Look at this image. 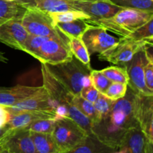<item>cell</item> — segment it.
Listing matches in <instances>:
<instances>
[{
  "mask_svg": "<svg viewBox=\"0 0 153 153\" xmlns=\"http://www.w3.org/2000/svg\"><path fill=\"white\" fill-rule=\"evenodd\" d=\"M88 134L74 120L58 117L55 122L52 136L61 153L70 150L81 143Z\"/></svg>",
  "mask_w": 153,
  "mask_h": 153,
  "instance_id": "5b68a950",
  "label": "cell"
},
{
  "mask_svg": "<svg viewBox=\"0 0 153 153\" xmlns=\"http://www.w3.org/2000/svg\"><path fill=\"white\" fill-rule=\"evenodd\" d=\"M147 141L139 126H137L128 131L120 146L125 148L126 153H146Z\"/></svg>",
  "mask_w": 153,
  "mask_h": 153,
  "instance_id": "d6986e66",
  "label": "cell"
},
{
  "mask_svg": "<svg viewBox=\"0 0 153 153\" xmlns=\"http://www.w3.org/2000/svg\"><path fill=\"white\" fill-rule=\"evenodd\" d=\"M72 4L74 10L84 12L91 19L111 17L123 9L109 0H72Z\"/></svg>",
  "mask_w": 153,
  "mask_h": 153,
  "instance_id": "7c38bea8",
  "label": "cell"
},
{
  "mask_svg": "<svg viewBox=\"0 0 153 153\" xmlns=\"http://www.w3.org/2000/svg\"><path fill=\"white\" fill-rule=\"evenodd\" d=\"M127 88L128 85L126 84L120 83V82H111L103 94L110 100L116 101L125 97Z\"/></svg>",
  "mask_w": 153,
  "mask_h": 153,
  "instance_id": "4dcf8cb0",
  "label": "cell"
},
{
  "mask_svg": "<svg viewBox=\"0 0 153 153\" xmlns=\"http://www.w3.org/2000/svg\"><path fill=\"white\" fill-rule=\"evenodd\" d=\"M133 113L147 140L153 143V96L134 94Z\"/></svg>",
  "mask_w": 153,
  "mask_h": 153,
  "instance_id": "9c48e42d",
  "label": "cell"
},
{
  "mask_svg": "<svg viewBox=\"0 0 153 153\" xmlns=\"http://www.w3.org/2000/svg\"><path fill=\"white\" fill-rule=\"evenodd\" d=\"M7 61H8V60H7V58L4 56V53L0 51V61H1V62L6 63V62H7Z\"/></svg>",
  "mask_w": 153,
  "mask_h": 153,
  "instance_id": "74e56055",
  "label": "cell"
},
{
  "mask_svg": "<svg viewBox=\"0 0 153 153\" xmlns=\"http://www.w3.org/2000/svg\"><path fill=\"white\" fill-rule=\"evenodd\" d=\"M100 93L92 85L84 87L80 93V96L87 101L94 103L98 98Z\"/></svg>",
  "mask_w": 153,
  "mask_h": 153,
  "instance_id": "836d02e7",
  "label": "cell"
},
{
  "mask_svg": "<svg viewBox=\"0 0 153 153\" xmlns=\"http://www.w3.org/2000/svg\"><path fill=\"white\" fill-rule=\"evenodd\" d=\"M101 72L111 82H120L128 85V76L124 67L111 66L102 70Z\"/></svg>",
  "mask_w": 153,
  "mask_h": 153,
  "instance_id": "83f0119b",
  "label": "cell"
},
{
  "mask_svg": "<svg viewBox=\"0 0 153 153\" xmlns=\"http://www.w3.org/2000/svg\"><path fill=\"white\" fill-rule=\"evenodd\" d=\"M43 64L52 76L74 95H80L84 87L91 85L90 75L93 69L84 64L74 56L71 59L59 64Z\"/></svg>",
  "mask_w": 153,
  "mask_h": 153,
  "instance_id": "3957f363",
  "label": "cell"
},
{
  "mask_svg": "<svg viewBox=\"0 0 153 153\" xmlns=\"http://www.w3.org/2000/svg\"><path fill=\"white\" fill-rule=\"evenodd\" d=\"M88 54L91 56L96 53H102L117 43L119 39L111 35L107 30L99 25H91L82 37Z\"/></svg>",
  "mask_w": 153,
  "mask_h": 153,
  "instance_id": "8fae6325",
  "label": "cell"
},
{
  "mask_svg": "<svg viewBox=\"0 0 153 153\" xmlns=\"http://www.w3.org/2000/svg\"><path fill=\"white\" fill-rule=\"evenodd\" d=\"M153 19H150L126 36L134 40H147L153 42Z\"/></svg>",
  "mask_w": 153,
  "mask_h": 153,
  "instance_id": "f1b7e54d",
  "label": "cell"
},
{
  "mask_svg": "<svg viewBox=\"0 0 153 153\" xmlns=\"http://www.w3.org/2000/svg\"><path fill=\"white\" fill-rule=\"evenodd\" d=\"M143 73L146 87L153 92V62L146 60L143 66Z\"/></svg>",
  "mask_w": 153,
  "mask_h": 153,
  "instance_id": "e575fe53",
  "label": "cell"
},
{
  "mask_svg": "<svg viewBox=\"0 0 153 153\" xmlns=\"http://www.w3.org/2000/svg\"><path fill=\"white\" fill-rule=\"evenodd\" d=\"M3 139V138H2ZM2 139H1V140H0V152L1 151V149H2L3 148V145H2Z\"/></svg>",
  "mask_w": 153,
  "mask_h": 153,
  "instance_id": "ab89813d",
  "label": "cell"
},
{
  "mask_svg": "<svg viewBox=\"0 0 153 153\" xmlns=\"http://www.w3.org/2000/svg\"><path fill=\"white\" fill-rule=\"evenodd\" d=\"M111 153H119V152H118V149H116V150L113 151Z\"/></svg>",
  "mask_w": 153,
  "mask_h": 153,
  "instance_id": "60d3db41",
  "label": "cell"
},
{
  "mask_svg": "<svg viewBox=\"0 0 153 153\" xmlns=\"http://www.w3.org/2000/svg\"><path fill=\"white\" fill-rule=\"evenodd\" d=\"M2 145L12 153H36L30 130L27 128L11 130L2 139Z\"/></svg>",
  "mask_w": 153,
  "mask_h": 153,
  "instance_id": "9a60e30c",
  "label": "cell"
},
{
  "mask_svg": "<svg viewBox=\"0 0 153 153\" xmlns=\"http://www.w3.org/2000/svg\"><path fill=\"white\" fill-rule=\"evenodd\" d=\"M0 153H12V152H10V151L7 150V149H5V148L3 147L2 149H1V151L0 152Z\"/></svg>",
  "mask_w": 153,
  "mask_h": 153,
  "instance_id": "f35d334b",
  "label": "cell"
},
{
  "mask_svg": "<svg viewBox=\"0 0 153 153\" xmlns=\"http://www.w3.org/2000/svg\"><path fill=\"white\" fill-rule=\"evenodd\" d=\"M13 116L18 112L23 111H50L57 113V105L49 95L43 86L32 97L10 107H6Z\"/></svg>",
  "mask_w": 153,
  "mask_h": 153,
  "instance_id": "4fadbf2b",
  "label": "cell"
},
{
  "mask_svg": "<svg viewBox=\"0 0 153 153\" xmlns=\"http://www.w3.org/2000/svg\"><path fill=\"white\" fill-rule=\"evenodd\" d=\"M21 24L31 35L67 37L54 25L49 13L36 7H26V10L21 19Z\"/></svg>",
  "mask_w": 153,
  "mask_h": 153,
  "instance_id": "8992f818",
  "label": "cell"
},
{
  "mask_svg": "<svg viewBox=\"0 0 153 153\" xmlns=\"http://www.w3.org/2000/svg\"><path fill=\"white\" fill-rule=\"evenodd\" d=\"M146 61L143 50L139 51L124 67L128 76V87L134 93L143 96H153L146 85L143 73V66Z\"/></svg>",
  "mask_w": 153,
  "mask_h": 153,
  "instance_id": "30bf717a",
  "label": "cell"
},
{
  "mask_svg": "<svg viewBox=\"0 0 153 153\" xmlns=\"http://www.w3.org/2000/svg\"><path fill=\"white\" fill-rule=\"evenodd\" d=\"M11 130L9 128V127L7 126H5L2 127V128H0V140H1L2 138H4L7 134H8Z\"/></svg>",
  "mask_w": 153,
  "mask_h": 153,
  "instance_id": "8d00e7d4",
  "label": "cell"
},
{
  "mask_svg": "<svg viewBox=\"0 0 153 153\" xmlns=\"http://www.w3.org/2000/svg\"><path fill=\"white\" fill-rule=\"evenodd\" d=\"M69 46L75 58L87 66H91V59L87 48L82 38L69 37Z\"/></svg>",
  "mask_w": 153,
  "mask_h": 153,
  "instance_id": "cb8c5ba5",
  "label": "cell"
},
{
  "mask_svg": "<svg viewBox=\"0 0 153 153\" xmlns=\"http://www.w3.org/2000/svg\"><path fill=\"white\" fill-rule=\"evenodd\" d=\"M123 8H131L153 12V0H109Z\"/></svg>",
  "mask_w": 153,
  "mask_h": 153,
  "instance_id": "4316f807",
  "label": "cell"
},
{
  "mask_svg": "<svg viewBox=\"0 0 153 153\" xmlns=\"http://www.w3.org/2000/svg\"><path fill=\"white\" fill-rule=\"evenodd\" d=\"M56 119H46L34 121L31 125L28 126L27 128L34 132L52 134Z\"/></svg>",
  "mask_w": 153,
  "mask_h": 153,
  "instance_id": "1f68e13d",
  "label": "cell"
},
{
  "mask_svg": "<svg viewBox=\"0 0 153 153\" xmlns=\"http://www.w3.org/2000/svg\"><path fill=\"white\" fill-rule=\"evenodd\" d=\"M26 7L16 1L0 0V25L13 19H22Z\"/></svg>",
  "mask_w": 153,
  "mask_h": 153,
  "instance_id": "44dd1931",
  "label": "cell"
},
{
  "mask_svg": "<svg viewBox=\"0 0 153 153\" xmlns=\"http://www.w3.org/2000/svg\"><path fill=\"white\" fill-rule=\"evenodd\" d=\"M11 117L12 115L8 111L6 106L0 105V128L7 126Z\"/></svg>",
  "mask_w": 153,
  "mask_h": 153,
  "instance_id": "d590c367",
  "label": "cell"
},
{
  "mask_svg": "<svg viewBox=\"0 0 153 153\" xmlns=\"http://www.w3.org/2000/svg\"><path fill=\"white\" fill-rule=\"evenodd\" d=\"M148 43L153 42L147 40H134L127 37H122L114 46L105 52L99 54V59L108 61L120 67H125L134 55L143 50Z\"/></svg>",
  "mask_w": 153,
  "mask_h": 153,
  "instance_id": "52a82bcc",
  "label": "cell"
},
{
  "mask_svg": "<svg viewBox=\"0 0 153 153\" xmlns=\"http://www.w3.org/2000/svg\"><path fill=\"white\" fill-rule=\"evenodd\" d=\"M152 19H153V12L123 8L111 17L87 20L92 25L102 27L107 31L122 37L128 36Z\"/></svg>",
  "mask_w": 153,
  "mask_h": 153,
  "instance_id": "277c9868",
  "label": "cell"
},
{
  "mask_svg": "<svg viewBox=\"0 0 153 153\" xmlns=\"http://www.w3.org/2000/svg\"><path fill=\"white\" fill-rule=\"evenodd\" d=\"M25 7H33L46 12L56 13L73 10L72 0H18Z\"/></svg>",
  "mask_w": 153,
  "mask_h": 153,
  "instance_id": "ac0fdd59",
  "label": "cell"
},
{
  "mask_svg": "<svg viewBox=\"0 0 153 153\" xmlns=\"http://www.w3.org/2000/svg\"><path fill=\"white\" fill-rule=\"evenodd\" d=\"M92 24L89 23L87 19H76L68 22H58L55 26L67 37L82 38L84 33Z\"/></svg>",
  "mask_w": 153,
  "mask_h": 153,
  "instance_id": "603a6c76",
  "label": "cell"
},
{
  "mask_svg": "<svg viewBox=\"0 0 153 153\" xmlns=\"http://www.w3.org/2000/svg\"><path fill=\"white\" fill-rule=\"evenodd\" d=\"M134 94L128 87L125 97L114 102L108 114L92 123V134L113 149H119L128 131L138 126L133 113Z\"/></svg>",
  "mask_w": 153,
  "mask_h": 153,
  "instance_id": "6da1fadb",
  "label": "cell"
},
{
  "mask_svg": "<svg viewBox=\"0 0 153 153\" xmlns=\"http://www.w3.org/2000/svg\"><path fill=\"white\" fill-rule=\"evenodd\" d=\"M73 103V105L77 108L79 111L82 112L84 115L91 120L92 123L97 122L99 120V116L94 108V104L87 101L80 95L75 96Z\"/></svg>",
  "mask_w": 153,
  "mask_h": 153,
  "instance_id": "484cf974",
  "label": "cell"
},
{
  "mask_svg": "<svg viewBox=\"0 0 153 153\" xmlns=\"http://www.w3.org/2000/svg\"><path fill=\"white\" fill-rule=\"evenodd\" d=\"M43 88L57 105L58 117H67L80 126L88 134H92V122L73 105L75 96L64 85L58 82L49 73L43 64H41Z\"/></svg>",
  "mask_w": 153,
  "mask_h": 153,
  "instance_id": "7a4b0ae2",
  "label": "cell"
},
{
  "mask_svg": "<svg viewBox=\"0 0 153 153\" xmlns=\"http://www.w3.org/2000/svg\"><path fill=\"white\" fill-rule=\"evenodd\" d=\"M40 87H28L16 85L13 88H1L0 87V105L10 107L37 93Z\"/></svg>",
  "mask_w": 153,
  "mask_h": 153,
  "instance_id": "e0dca14e",
  "label": "cell"
},
{
  "mask_svg": "<svg viewBox=\"0 0 153 153\" xmlns=\"http://www.w3.org/2000/svg\"><path fill=\"white\" fill-rule=\"evenodd\" d=\"M116 149L102 143L93 134H88L79 144L63 153H111Z\"/></svg>",
  "mask_w": 153,
  "mask_h": 153,
  "instance_id": "ffe728a7",
  "label": "cell"
},
{
  "mask_svg": "<svg viewBox=\"0 0 153 153\" xmlns=\"http://www.w3.org/2000/svg\"><path fill=\"white\" fill-rule=\"evenodd\" d=\"M67 37H46L32 57L42 64H56L73 58Z\"/></svg>",
  "mask_w": 153,
  "mask_h": 153,
  "instance_id": "ba28073f",
  "label": "cell"
},
{
  "mask_svg": "<svg viewBox=\"0 0 153 153\" xmlns=\"http://www.w3.org/2000/svg\"><path fill=\"white\" fill-rule=\"evenodd\" d=\"M58 115L50 111H23L13 115L7 123L10 130L27 128L34 121L46 119H56Z\"/></svg>",
  "mask_w": 153,
  "mask_h": 153,
  "instance_id": "2e32d148",
  "label": "cell"
},
{
  "mask_svg": "<svg viewBox=\"0 0 153 153\" xmlns=\"http://www.w3.org/2000/svg\"><path fill=\"white\" fill-rule=\"evenodd\" d=\"M91 85L100 93L104 94L108 87L111 83L110 80L103 74L101 70H92L90 75Z\"/></svg>",
  "mask_w": 153,
  "mask_h": 153,
  "instance_id": "f546056e",
  "label": "cell"
},
{
  "mask_svg": "<svg viewBox=\"0 0 153 153\" xmlns=\"http://www.w3.org/2000/svg\"><path fill=\"white\" fill-rule=\"evenodd\" d=\"M36 153H61L52 134H43L30 131Z\"/></svg>",
  "mask_w": 153,
  "mask_h": 153,
  "instance_id": "7402d4cb",
  "label": "cell"
},
{
  "mask_svg": "<svg viewBox=\"0 0 153 153\" xmlns=\"http://www.w3.org/2000/svg\"><path fill=\"white\" fill-rule=\"evenodd\" d=\"M29 34L20 19H13L0 25V41L15 49L22 50Z\"/></svg>",
  "mask_w": 153,
  "mask_h": 153,
  "instance_id": "5bb4252c",
  "label": "cell"
},
{
  "mask_svg": "<svg viewBox=\"0 0 153 153\" xmlns=\"http://www.w3.org/2000/svg\"><path fill=\"white\" fill-rule=\"evenodd\" d=\"M52 19L53 24L58 22H68L76 19H91V16L80 10H67L64 12H56V13H48Z\"/></svg>",
  "mask_w": 153,
  "mask_h": 153,
  "instance_id": "d4e9b609",
  "label": "cell"
},
{
  "mask_svg": "<svg viewBox=\"0 0 153 153\" xmlns=\"http://www.w3.org/2000/svg\"><path fill=\"white\" fill-rule=\"evenodd\" d=\"M114 102V101L106 97L104 94H100L97 100L93 103L99 116V120L108 114L111 109Z\"/></svg>",
  "mask_w": 153,
  "mask_h": 153,
  "instance_id": "d6a6232c",
  "label": "cell"
}]
</instances>
